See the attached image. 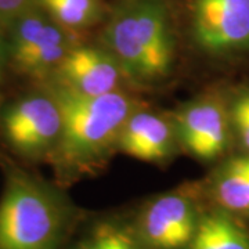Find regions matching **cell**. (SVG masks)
Here are the masks:
<instances>
[{"mask_svg": "<svg viewBox=\"0 0 249 249\" xmlns=\"http://www.w3.org/2000/svg\"><path fill=\"white\" fill-rule=\"evenodd\" d=\"M187 249H249V230L237 216L222 209L204 211Z\"/></svg>", "mask_w": 249, "mask_h": 249, "instance_id": "obj_12", "label": "cell"}, {"mask_svg": "<svg viewBox=\"0 0 249 249\" xmlns=\"http://www.w3.org/2000/svg\"><path fill=\"white\" fill-rule=\"evenodd\" d=\"M229 112L232 133L244 151L249 152V88H242L235 93Z\"/></svg>", "mask_w": 249, "mask_h": 249, "instance_id": "obj_15", "label": "cell"}, {"mask_svg": "<svg viewBox=\"0 0 249 249\" xmlns=\"http://www.w3.org/2000/svg\"><path fill=\"white\" fill-rule=\"evenodd\" d=\"M10 65L22 75L50 80L62 60L78 45L71 31L54 21L37 4L6 25Z\"/></svg>", "mask_w": 249, "mask_h": 249, "instance_id": "obj_4", "label": "cell"}, {"mask_svg": "<svg viewBox=\"0 0 249 249\" xmlns=\"http://www.w3.org/2000/svg\"><path fill=\"white\" fill-rule=\"evenodd\" d=\"M10 65L9 58V45H7V35H6V28L0 25V114L3 109V80L6 75V70Z\"/></svg>", "mask_w": 249, "mask_h": 249, "instance_id": "obj_17", "label": "cell"}, {"mask_svg": "<svg viewBox=\"0 0 249 249\" xmlns=\"http://www.w3.org/2000/svg\"><path fill=\"white\" fill-rule=\"evenodd\" d=\"M67 249H148L134 231L132 222L101 219L80 234Z\"/></svg>", "mask_w": 249, "mask_h": 249, "instance_id": "obj_13", "label": "cell"}, {"mask_svg": "<svg viewBox=\"0 0 249 249\" xmlns=\"http://www.w3.org/2000/svg\"><path fill=\"white\" fill-rule=\"evenodd\" d=\"M52 79L86 96L119 91L127 82L119 62L104 46L79 43L67 54Z\"/></svg>", "mask_w": 249, "mask_h": 249, "instance_id": "obj_9", "label": "cell"}, {"mask_svg": "<svg viewBox=\"0 0 249 249\" xmlns=\"http://www.w3.org/2000/svg\"><path fill=\"white\" fill-rule=\"evenodd\" d=\"M45 85L53 91L62 114V132L52 158L64 181L86 176L116 151L124 122L140 104L124 90L86 96L55 80Z\"/></svg>", "mask_w": 249, "mask_h": 249, "instance_id": "obj_1", "label": "cell"}, {"mask_svg": "<svg viewBox=\"0 0 249 249\" xmlns=\"http://www.w3.org/2000/svg\"><path fill=\"white\" fill-rule=\"evenodd\" d=\"M35 4L36 0H0V25L6 27L10 21Z\"/></svg>", "mask_w": 249, "mask_h": 249, "instance_id": "obj_16", "label": "cell"}, {"mask_svg": "<svg viewBox=\"0 0 249 249\" xmlns=\"http://www.w3.org/2000/svg\"><path fill=\"white\" fill-rule=\"evenodd\" d=\"M178 144L201 162H212L226 154L231 140V121L226 104L213 96H202L183 104L172 116Z\"/></svg>", "mask_w": 249, "mask_h": 249, "instance_id": "obj_8", "label": "cell"}, {"mask_svg": "<svg viewBox=\"0 0 249 249\" xmlns=\"http://www.w3.org/2000/svg\"><path fill=\"white\" fill-rule=\"evenodd\" d=\"M1 130L10 147L31 160L52 158L62 132V114L53 91L42 85L3 107Z\"/></svg>", "mask_w": 249, "mask_h": 249, "instance_id": "obj_5", "label": "cell"}, {"mask_svg": "<svg viewBox=\"0 0 249 249\" xmlns=\"http://www.w3.org/2000/svg\"><path fill=\"white\" fill-rule=\"evenodd\" d=\"M202 213L194 193L180 188L147 201L132 220V226L148 249H187Z\"/></svg>", "mask_w": 249, "mask_h": 249, "instance_id": "obj_6", "label": "cell"}, {"mask_svg": "<svg viewBox=\"0 0 249 249\" xmlns=\"http://www.w3.org/2000/svg\"><path fill=\"white\" fill-rule=\"evenodd\" d=\"M80 220L58 186L27 170H7L0 196V249H65Z\"/></svg>", "mask_w": 249, "mask_h": 249, "instance_id": "obj_2", "label": "cell"}, {"mask_svg": "<svg viewBox=\"0 0 249 249\" xmlns=\"http://www.w3.org/2000/svg\"><path fill=\"white\" fill-rule=\"evenodd\" d=\"M190 29L199 50L232 55L249 50V0H190Z\"/></svg>", "mask_w": 249, "mask_h": 249, "instance_id": "obj_7", "label": "cell"}, {"mask_svg": "<svg viewBox=\"0 0 249 249\" xmlns=\"http://www.w3.org/2000/svg\"><path fill=\"white\" fill-rule=\"evenodd\" d=\"M127 82L151 86L173 71L176 39L168 0H122L101 31Z\"/></svg>", "mask_w": 249, "mask_h": 249, "instance_id": "obj_3", "label": "cell"}, {"mask_svg": "<svg viewBox=\"0 0 249 249\" xmlns=\"http://www.w3.org/2000/svg\"><path fill=\"white\" fill-rule=\"evenodd\" d=\"M208 194L214 208L234 216L249 214V152L226 160L211 178Z\"/></svg>", "mask_w": 249, "mask_h": 249, "instance_id": "obj_11", "label": "cell"}, {"mask_svg": "<svg viewBox=\"0 0 249 249\" xmlns=\"http://www.w3.org/2000/svg\"><path fill=\"white\" fill-rule=\"evenodd\" d=\"M180 144L172 116L142 108L134 109L124 122L118 140L116 151L134 160L163 163L170 160Z\"/></svg>", "mask_w": 249, "mask_h": 249, "instance_id": "obj_10", "label": "cell"}, {"mask_svg": "<svg viewBox=\"0 0 249 249\" xmlns=\"http://www.w3.org/2000/svg\"><path fill=\"white\" fill-rule=\"evenodd\" d=\"M36 4L73 34L94 27L106 18L103 0H36Z\"/></svg>", "mask_w": 249, "mask_h": 249, "instance_id": "obj_14", "label": "cell"}]
</instances>
